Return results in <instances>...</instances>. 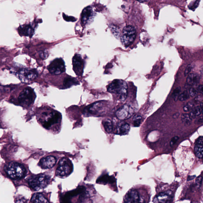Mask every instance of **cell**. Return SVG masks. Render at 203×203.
I'll list each match as a JSON object with an SVG mask.
<instances>
[{
  "instance_id": "35",
  "label": "cell",
  "mask_w": 203,
  "mask_h": 203,
  "mask_svg": "<svg viewBox=\"0 0 203 203\" xmlns=\"http://www.w3.org/2000/svg\"><path fill=\"white\" fill-rule=\"evenodd\" d=\"M179 139V137L178 136H175L171 139V141L170 142V146L171 147H172L175 144L177 143V142L178 140Z\"/></svg>"
},
{
  "instance_id": "3",
  "label": "cell",
  "mask_w": 203,
  "mask_h": 203,
  "mask_svg": "<svg viewBox=\"0 0 203 203\" xmlns=\"http://www.w3.org/2000/svg\"><path fill=\"white\" fill-rule=\"evenodd\" d=\"M7 175L13 179H19L26 174V169L22 164L16 162H11L4 166Z\"/></svg>"
},
{
  "instance_id": "15",
  "label": "cell",
  "mask_w": 203,
  "mask_h": 203,
  "mask_svg": "<svg viewBox=\"0 0 203 203\" xmlns=\"http://www.w3.org/2000/svg\"><path fill=\"white\" fill-rule=\"evenodd\" d=\"M81 16V22L84 24H87L91 22L94 16L92 8L90 6L86 7L83 10Z\"/></svg>"
},
{
  "instance_id": "37",
  "label": "cell",
  "mask_w": 203,
  "mask_h": 203,
  "mask_svg": "<svg viewBox=\"0 0 203 203\" xmlns=\"http://www.w3.org/2000/svg\"><path fill=\"white\" fill-rule=\"evenodd\" d=\"M197 90L198 92H199L201 94L203 95V85H199L197 88Z\"/></svg>"
},
{
  "instance_id": "22",
  "label": "cell",
  "mask_w": 203,
  "mask_h": 203,
  "mask_svg": "<svg viewBox=\"0 0 203 203\" xmlns=\"http://www.w3.org/2000/svg\"><path fill=\"white\" fill-rule=\"evenodd\" d=\"M31 201L32 203H49L42 194L38 193H35L32 195Z\"/></svg>"
},
{
  "instance_id": "39",
  "label": "cell",
  "mask_w": 203,
  "mask_h": 203,
  "mask_svg": "<svg viewBox=\"0 0 203 203\" xmlns=\"http://www.w3.org/2000/svg\"><path fill=\"white\" fill-rule=\"evenodd\" d=\"M200 108L201 113L203 115V103H201L200 105Z\"/></svg>"
},
{
  "instance_id": "17",
  "label": "cell",
  "mask_w": 203,
  "mask_h": 203,
  "mask_svg": "<svg viewBox=\"0 0 203 203\" xmlns=\"http://www.w3.org/2000/svg\"><path fill=\"white\" fill-rule=\"evenodd\" d=\"M19 34L21 36L32 37L34 33V29L32 25L28 24L21 26L18 28Z\"/></svg>"
},
{
  "instance_id": "30",
  "label": "cell",
  "mask_w": 203,
  "mask_h": 203,
  "mask_svg": "<svg viewBox=\"0 0 203 203\" xmlns=\"http://www.w3.org/2000/svg\"><path fill=\"white\" fill-rule=\"evenodd\" d=\"M200 2V1H195L190 3L189 5V8L190 9L194 11L199 6Z\"/></svg>"
},
{
  "instance_id": "24",
  "label": "cell",
  "mask_w": 203,
  "mask_h": 203,
  "mask_svg": "<svg viewBox=\"0 0 203 203\" xmlns=\"http://www.w3.org/2000/svg\"><path fill=\"white\" fill-rule=\"evenodd\" d=\"M103 124L105 130L107 133L112 132L113 130V124L111 120L105 119L103 121Z\"/></svg>"
},
{
  "instance_id": "26",
  "label": "cell",
  "mask_w": 203,
  "mask_h": 203,
  "mask_svg": "<svg viewBox=\"0 0 203 203\" xmlns=\"http://www.w3.org/2000/svg\"><path fill=\"white\" fill-rule=\"evenodd\" d=\"M181 120L184 124L186 125H190L192 123V118L189 114H183L181 115Z\"/></svg>"
},
{
  "instance_id": "23",
  "label": "cell",
  "mask_w": 203,
  "mask_h": 203,
  "mask_svg": "<svg viewBox=\"0 0 203 203\" xmlns=\"http://www.w3.org/2000/svg\"><path fill=\"white\" fill-rule=\"evenodd\" d=\"M79 84L76 79L72 77H68L64 79L63 81V85L66 88H69L72 86Z\"/></svg>"
},
{
  "instance_id": "29",
  "label": "cell",
  "mask_w": 203,
  "mask_h": 203,
  "mask_svg": "<svg viewBox=\"0 0 203 203\" xmlns=\"http://www.w3.org/2000/svg\"><path fill=\"white\" fill-rule=\"evenodd\" d=\"M181 88L180 87H178L174 90L172 94V97L175 101H177L179 99V96L180 95V93Z\"/></svg>"
},
{
  "instance_id": "14",
  "label": "cell",
  "mask_w": 203,
  "mask_h": 203,
  "mask_svg": "<svg viewBox=\"0 0 203 203\" xmlns=\"http://www.w3.org/2000/svg\"><path fill=\"white\" fill-rule=\"evenodd\" d=\"M55 157L48 156L42 158L38 163V165L43 169H50L55 165L56 162Z\"/></svg>"
},
{
  "instance_id": "36",
  "label": "cell",
  "mask_w": 203,
  "mask_h": 203,
  "mask_svg": "<svg viewBox=\"0 0 203 203\" xmlns=\"http://www.w3.org/2000/svg\"><path fill=\"white\" fill-rule=\"evenodd\" d=\"M48 52L47 51H41L39 53V56H40L41 58L43 60L46 59L48 57Z\"/></svg>"
},
{
  "instance_id": "33",
  "label": "cell",
  "mask_w": 203,
  "mask_h": 203,
  "mask_svg": "<svg viewBox=\"0 0 203 203\" xmlns=\"http://www.w3.org/2000/svg\"><path fill=\"white\" fill-rule=\"evenodd\" d=\"M198 91L197 89L194 88H191L189 90V94L192 97H195L198 94Z\"/></svg>"
},
{
  "instance_id": "6",
  "label": "cell",
  "mask_w": 203,
  "mask_h": 203,
  "mask_svg": "<svg viewBox=\"0 0 203 203\" xmlns=\"http://www.w3.org/2000/svg\"><path fill=\"white\" fill-rule=\"evenodd\" d=\"M136 30L134 27L127 26L123 29L121 37L122 44L125 47H128L133 43L136 37Z\"/></svg>"
},
{
  "instance_id": "7",
  "label": "cell",
  "mask_w": 203,
  "mask_h": 203,
  "mask_svg": "<svg viewBox=\"0 0 203 203\" xmlns=\"http://www.w3.org/2000/svg\"><path fill=\"white\" fill-rule=\"evenodd\" d=\"M35 93L33 89L30 87L25 88L19 95L18 101L21 106H29L34 102Z\"/></svg>"
},
{
  "instance_id": "8",
  "label": "cell",
  "mask_w": 203,
  "mask_h": 203,
  "mask_svg": "<svg viewBox=\"0 0 203 203\" xmlns=\"http://www.w3.org/2000/svg\"><path fill=\"white\" fill-rule=\"evenodd\" d=\"M16 75L22 82L28 83L36 79L38 73L36 69L24 68L20 69Z\"/></svg>"
},
{
  "instance_id": "19",
  "label": "cell",
  "mask_w": 203,
  "mask_h": 203,
  "mask_svg": "<svg viewBox=\"0 0 203 203\" xmlns=\"http://www.w3.org/2000/svg\"><path fill=\"white\" fill-rule=\"evenodd\" d=\"M130 126L127 123L125 122H120L117 126V134L120 135H125L129 132Z\"/></svg>"
},
{
  "instance_id": "18",
  "label": "cell",
  "mask_w": 203,
  "mask_h": 203,
  "mask_svg": "<svg viewBox=\"0 0 203 203\" xmlns=\"http://www.w3.org/2000/svg\"><path fill=\"white\" fill-rule=\"evenodd\" d=\"M195 155L199 159H203V137L197 139L195 147Z\"/></svg>"
},
{
  "instance_id": "9",
  "label": "cell",
  "mask_w": 203,
  "mask_h": 203,
  "mask_svg": "<svg viewBox=\"0 0 203 203\" xmlns=\"http://www.w3.org/2000/svg\"><path fill=\"white\" fill-rule=\"evenodd\" d=\"M49 72L53 75H58L66 70L64 61L62 58L54 59L48 67Z\"/></svg>"
},
{
  "instance_id": "41",
  "label": "cell",
  "mask_w": 203,
  "mask_h": 203,
  "mask_svg": "<svg viewBox=\"0 0 203 203\" xmlns=\"http://www.w3.org/2000/svg\"><path fill=\"white\" fill-rule=\"evenodd\" d=\"M147 1H139V2L140 3H143V2H147Z\"/></svg>"
},
{
  "instance_id": "32",
  "label": "cell",
  "mask_w": 203,
  "mask_h": 203,
  "mask_svg": "<svg viewBox=\"0 0 203 203\" xmlns=\"http://www.w3.org/2000/svg\"><path fill=\"white\" fill-rule=\"evenodd\" d=\"M63 17L64 20L67 22H74L77 20V19L74 17H73V16H67L64 13H63Z\"/></svg>"
},
{
  "instance_id": "5",
  "label": "cell",
  "mask_w": 203,
  "mask_h": 203,
  "mask_svg": "<svg viewBox=\"0 0 203 203\" xmlns=\"http://www.w3.org/2000/svg\"><path fill=\"white\" fill-rule=\"evenodd\" d=\"M73 170V165L72 161L69 158H63L59 161L56 170V175L60 177H66L72 172Z\"/></svg>"
},
{
  "instance_id": "20",
  "label": "cell",
  "mask_w": 203,
  "mask_h": 203,
  "mask_svg": "<svg viewBox=\"0 0 203 203\" xmlns=\"http://www.w3.org/2000/svg\"><path fill=\"white\" fill-rule=\"evenodd\" d=\"M115 182V179L113 176H110L108 175H103L100 176L97 180V183L101 184L106 185L107 184H112Z\"/></svg>"
},
{
  "instance_id": "4",
  "label": "cell",
  "mask_w": 203,
  "mask_h": 203,
  "mask_svg": "<svg viewBox=\"0 0 203 203\" xmlns=\"http://www.w3.org/2000/svg\"><path fill=\"white\" fill-rule=\"evenodd\" d=\"M50 180V176L40 174L31 177L28 180V183L32 189L38 191L47 187Z\"/></svg>"
},
{
  "instance_id": "27",
  "label": "cell",
  "mask_w": 203,
  "mask_h": 203,
  "mask_svg": "<svg viewBox=\"0 0 203 203\" xmlns=\"http://www.w3.org/2000/svg\"><path fill=\"white\" fill-rule=\"evenodd\" d=\"M142 117L141 115H136L133 118V125L134 127H138L140 125L141 123Z\"/></svg>"
},
{
  "instance_id": "10",
  "label": "cell",
  "mask_w": 203,
  "mask_h": 203,
  "mask_svg": "<svg viewBox=\"0 0 203 203\" xmlns=\"http://www.w3.org/2000/svg\"><path fill=\"white\" fill-rule=\"evenodd\" d=\"M174 191L168 190L160 192L154 199L155 203H172L174 197Z\"/></svg>"
},
{
  "instance_id": "2",
  "label": "cell",
  "mask_w": 203,
  "mask_h": 203,
  "mask_svg": "<svg viewBox=\"0 0 203 203\" xmlns=\"http://www.w3.org/2000/svg\"><path fill=\"white\" fill-rule=\"evenodd\" d=\"M127 85L125 81L121 79H115L109 84L107 88L109 92L118 94L119 100L124 101L127 99Z\"/></svg>"
},
{
  "instance_id": "38",
  "label": "cell",
  "mask_w": 203,
  "mask_h": 203,
  "mask_svg": "<svg viewBox=\"0 0 203 203\" xmlns=\"http://www.w3.org/2000/svg\"><path fill=\"white\" fill-rule=\"evenodd\" d=\"M203 121V116L200 117L199 118H198V121H197V123H202Z\"/></svg>"
},
{
  "instance_id": "16",
  "label": "cell",
  "mask_w": 203,
  "mask_h": 203,
  "mask_svg": "<svg viewBox=\"0 0 203 203\" xmlns=\"http://www.w3.org/2000/svg\"><path fill=\"white\" fill-rule=\"evenodd\" d=\"M104 105V104L101 101L96 102L90 105L87 109V111L91 114H98L103 111Z\"/></svg>"
},
{
  "instance_id": "12",
  "label": "cell",
  "mask_w": 203,
  "mask_h": 203,
  "mask_svg": "<svg viewBox=\"0 0 203 203\" xmlns=\"http://www.w3.org/2000/svg\"><path fill=\"white\" fill-rule=\"evenodd\" d=\"M73 70L78 76L82 75L84 71V63L80 55L75 54L72 59Z\"/></svg>"
},
{
  "instance_id": "13",
  "label": "cell",
  "mask_w": 203,
  "mask_h": 203,
  "mask_svg": "<svg viewBox=\"0 0 203 203\" xmlns=\"http://www.w3.org/2000/svg\"><path fill=\"white\" fill-rule=\"evenodd\" d=\"M124 203H143L140 194L136 190H131L127 192L124 200Z\"/></svg>"
},
{
  "instance_id": "31",
  "label": "cell",
  "mask_w": 203,
  "mask_h": 203,
  "mask_svg": "<svg viewBox=\"0 0 203 203\" xmlns=\"http://www.w3.org/2000/svg\"><path fill=\"white\" fill-rule=\"evenodd\" d=\"M194 104L193 103L189 102L183 107V110L185 112H188L192 110L194 108Z\"/></svg>"
},
{
  "instance_id": "1",
  "label": "cell",
  "mask_w": 203,
  "mask_h": 203,
  "mask_svg": "<svg viewBox=\"0 0 203 203\" xmlns=\"http://www.w3.org/2000/svg\"><path fill=\"white\" fill-rule=\"evenodd\" d=\"M38 120L43 127L46 129L59 124L62 119L61 114L57 111L53 109H47L42 113L38 118Z\"/></svg>"
},
{
  "instance_id": "11",
  "label": "cell",
  "mask_w": 203,
  "mask_h": 203,
  "mask_svg": "<svg viewBox=\"0 0 203 203\" xmlns=\"http://www.w3.org/2000/svg\"><path fill=\"white\" fill-rule=\"evenodd\" d=\"M133 113L134 110L132 107L128 104H125L119 108L116 111L115 115L118 119L124 120L131 118Z\"/></svg>"
},
{
  "instance_id": "40",
  "label": "cell",
  "mask_w": 203,
  "mask_h": 203,
  "mask_svg": "<svg viewBox=\"0 0 203 203\" xmlns=\"http://www.w3.org/2000/svg\"><path fill=\"white\" fill-rule=\"evenodd\" d=\"M179 115V113H177L173 115V117H174V118H178Z\"/></svg>"
},
{
  "instance_id": "25",
  "label": "cell",
  "mask_w": 203,
  "mask_h": 203,
  "mask_svg": "<svg viewBox=\"0 0 203 203\" xmlns=\"http://www.w3.org/2000/svg\"><path fill=\"white\" fill-rule=\"evenodd\" d=\"M200 108L199 106L194 107L192 110L190 111L189 114L191 118L192 119H195L197 116H199L201 114Z\"/></svg>"
},
{
  "instance_id": "34",
  "label": "cell",
  "mask_w": 203,
  "mask_h": 203,
  "mask_svg": "<svg viewBox=\"0 0 203 203\" xmlns=\"http://www.w3.org/2000/svg\"><path fill=\"white\" fill-rule=\"evenodd\" d=\"M192 69H193V66L192 65L189 64L188 65L185 71V76H186L187 75L188 76L190 74V73L191 71H192Z\"/></svg>"
},
{
  "instance_id": "28",
  "label": "cell",
  "mask_w": 203,
  "mask_h": 203,
  "mask_svg": "<svg viewBox=\"0 0 203 203\" xmlns=\"http://www.w3.org/2000/svg\"><path fill=\"white\" fill-rule=\"evenodd\" d=\"M190 98L189 94L187 91H185L180 94L179 96L178 100L180 101H184L187 100Z\"/></svg>"
},
{
  "instance_id": "21",
  "label": "cell",
  "mask_w": 203,
  "mask_h": 203,
  "mask_svg": "<svg viewBox=\"0 0 203 203\" xmlns=\"http://www.w3.org/2000/svg\"><path fill=\"white\" fill-rule=\"evenodd\" d=\"M200 80L199 75L196 73H192L188 75L186 79V83L190 85H196L199 83Z\"/></svg>"
}]
</instances>
